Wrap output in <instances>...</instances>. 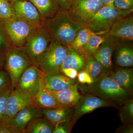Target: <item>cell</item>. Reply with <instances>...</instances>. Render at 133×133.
Segmentation results:
<instances>
[{
  "label": "cell",
  "mask_w": 133,
  "mask_h": 133,
  "mask_svg": "<svg viewBox=\"0 0 133 133\" xmlns=\"http://www.w3.org/2000/svg\"><path fill=\"white\" fill-rule=\"evenodd\" d=\"M51 42L70 48L77 33L85 27L72 19L67 11L59 10L55 16L43 22Z\"/></svg>",
  "instance_id": "obj_1"
},
{
  "label": "cell",
  "mask_w": 133,
  "mask_h": 133,
  "mask_svg": "<svg viewBox=\"0 0 133 133\" xmlns=\"http://www.w3.org/2000/svg\"><path fill=\"white\" fill-rule=\"evenodd\" d=\"M88 93L110 102L121 105L127 100L130 99L132 94L125 90L114 81L109 73H105L87 85Z\"/></svg>",
  "instance_id": "obj_2"
},
{
  "label": "cell",
  "mask_w": 133,
  "mask_h": 133,
  "mask_svg": "<svg viewBox=\"0 0 133 133\" xmlns=\"http://www.w3.org/2000/svg\"><path fill=\"white\" fill-rule=\"evenodd\" d=\"M32 65L28 57L22 48L10 47L6 51L4 69L11 79L12 90L15 88L23 73Z\"/></svg>",
  "instance_id": "obj_3"
},
{
  "label": "cell",
  "mask_w": 133,
  "mask_h": 133,
  "mask_svg": "<svg viewBox=\"0 0 133 133\" xmlns=\"http://www.w3.org/2000/svg\"><path fill=\"white\" fill-rule=\"evenodd\" d=\"M1 20L10 47L22 48L29 36L37 28L16 16Z\"/></svg>",
  "instance_id": "obj_4"
},
{
  "label": "cell",
  "mask_w": 133,
  "mask_h": 133,
  "mask_svg": "<svg viewBox=\"0 0 133 133\" xmlns=\"http://www.w3.org/2000/svg\"><path fill=\"white\" fill-rule=\"evenodd\" d=\"M51 42L49 35L42 26L36 28L22 49L32 64L38 67L39 59Z\"/></svg>",
  "instance_id": "obj_5"
},
{
  "label": "cell",
  "mask_w": 133,
  "mask_h": 133,
  "mask_svg": "<svg viewBox=\"0 0 133 133\" xmlns=\"http://www.w3.org/2000/svg\"><path fill=\"white\" fill-rule=\"evenodd\" d=\"M67 54V48L51 42L40 58L38 68L45 74H61V65Z\"/></svg>",
  "instance_id": "obj_6"
},
{
  "label": "cell",
  "mask_w": 133,
  "mask_h": 133,
  "mask_svg": "<svg viewBox=\"0 0 133 133\" xmlns=\"http://www.w3.org/2000/svg\"><path fill=\"white\" fill-rule=\"evenodd\" d=\"M103 7L100 0H71L67 11L74 21L88 27L96 13Z\"/></svg>",
  "instance_id": "obj_7"
},
{
  "label": "cell",
  "mask_w": 133,
  "mask_h": 133,
  "mask_svg": "<svg viewBox=\"0 0 133 133\" xmlns=\"http://www.w3.org/2000/svg\"><path fill=\"white\" fill-rule=\"evenodd\" d=\"M122 16L115 8L104 6L96 13L88 27L96 35L108 34L115 23Z\"/></svg>",
  "instance_id": "obj_8"
},
{
  "label": "cell",
  "mask_w": 133,
  "mask_h": 133,
  "mask_svg": "<svg viewBox=\"0 0 133 133\" xmlns=\"http://www.w3.org/2000/svg\"><path fill=\"white\" fill-rule=\"evenodd\" d=\"M118 103L102 99L91 94H85L81 96L77 104L74 107L73 116L70 123L72 127L78 120L86 114L89 113L100 107H112L118 108Z\"/></svg>",
  "instance_id": "obj_9"
},
{
  "label": "cell",
  "mask_w": 133,
  "mask_h": 133,
  "mask_svg": "<svg viewBox=\"0 0 133 133\" xmlns=\"http://www.w3.org/2000/svg\"><path fill=\"white\" fill-rule=\"evenodd\" d=\"M43 73L38 67L32 65L20 77L15 88L33 98L38 92Z\"/></svg>",
  "instance_id": "obj_10"
},
{
  "label": "cell",
  "mask_w": 133,
  "mask_h": 133,
  "mask_svg": "<svg viewBox=\"0 0 133 133\" xmlns=\"http://www.w3.org/2000/svg\"><path fill=\"white\" fill-rule=\"evenodd\" d=\"M15 15L36 27L42 26L41 16L36 8L29 1L9 0Z\"/></svg>",
  "instance_id": "obj_11"
},
{
  "label": "cell",
  "mask_w": 133,
  "mask_h": 133,
  "mask_svg": "<svg viewBox=\"0 0 133 133\" xmlns=\"http://www.w3.org/2000/svg\"><path fill=\"white\" fill-rule=\"evenodd\" d=\"M118 40V39L108 35L104 41L92 55L95 59L102 65L106 73H109L114 69L113 54Z\"/></svg>",
  "instance_id": "obj_12"
},
{
  "label": "cell",
  "mask_w": 133,
  "mask_h": 133,
  "mask_svg": "<svg viewBox=\"0 0 133 133\" xmlns=\"http://www.w3.org/2000/svg\"><path fill=\"white\" fill-rule=\"evenodd\" d=\"M33 98L16 88L12 89L7 101V107L3 120L9 121L17 112L31 104Z\"/></svg>",
  "instance_id": "obj_13"
},
{
  "label": "cell",
  "mask_w": 133,
  "mask_h": 133,
  "mask_svg": "<svg viewBox=\"0 0 133 133\" xmlns=\"http://www.w3.org/2000/svg\"><path fill=\"white\" fill-rule=\"evenodd\" d=\"M41 117H43L42 108L31 103L17 112L9 121L13 127L26 133L25 129L30 122Z\"/></svg>",
  "instance_id": "obj_14"
},
{
  "label": "cell",
  "mask_w": 133,
  "mask_h": 133,
  "mask_svg": "<svg viewBox=\"0 0 133 133\" xmlns=\"http://www.w3.org/2000/svg\"><path fill=\"white\" fill-rule=\"evenodd\" d=\"M132 14L120 17L112 26L108 35L120 41L133 42Z\"/></svg>",
  "instance_id": "obj_15"
},
{
  "label": "cell",
  "mask_w": 133,
  "mask_h": 133,
  "mask_svg": "<svg viewBox=\"0 0 133 133\" xmlns=\"http://www.w3.org/2000/svg\"><path fill=\"white\" fill-rule=\"evenodd\" d=\"M113 57L117 67H133V42L118 40L114 51Z\"/></svg>",
  "instance_id": "obj_16"
},
{
  "label": "cell",
  "mask_w": 133,
  "mask_h": 133,
  "mask_svg": "<svg viewBox=\"0 0 133 133\" xmlns=\"http://www.w3.org/2000/svg\"><path fill=\"white\" fill-rule=\"evenodd\" d=\"M44 74L43 72L40 78L38 92L33 98L31 103L37 107L42 109L62 107L45 86L43 81Z\"/></svg>",
  "instance_id": "obj_17"
},
{
  "label": "cell",
  "mask_w": 133,
  "mask_h": 133,
  "mask_svg": "<svg viewBox=\"0 0 133 133\" xmlns=\"http://www.w3.org/2000/svg\"><path fill=\"white\" fill-rule=\"evenodd\" d=\"M74 112V108L64 107L42 109L43 117L55 126L61 122H71Z\"/></svg>",
  "instance_id": "obj_18"
},
{
  "label": "cell",
  "mask_w": 133,
  "mask_h": 133,
  "mask_svg": "<svg viewBox=\"0 0 133 133\" xmlns=\"http://www.w3.org/2000/svg\"><path fill=\"white\" fill-rule=\"evenodd\" d=\"M78 83L62 90L51 92L61 106L74 108L82 96L78 91Z\"/></svg>",
  "instance_id": "obj_19"
},
{
  "label": "cell",
  "mask_w": 133,
  "mask_h": 133,
  "mask_svg": "<svg viewBox=\"0 0 133 133\" xmlns=\"http://www.w3.org/2000/svg\"><path fill=\"white\" fill-rule=\"evenodd\" d=\"M43 81L45 86L50 92L61 91L78 83L77 79H72L62 74L51 75L44 73Z\"/></svg>",
  "instance_id": "obj_20"
},
{
  "label": "cell",
  "mask_w": 133,
  "mask_h": 133,
  "mask_svg": "<svg viewBox=\"0 0 133 133\" xmlns=\"http://www.w3.org/2000/svg\"><path fill=\"white\" fill-rule=\"evenodd\" d=\"M112 79L122 88L132 93L133 70L132 68L117 67L109 73Z\"/></svg>",
  "instance_id": "obj_21"
},
{
  "label": "cell",
  "mask_w": 133,
  "mask_h": 133,
  "mask_svg": "<svg viewBox=\"0 0 133 133\" xmlns=\"http://www.w3.org/2000/svg\"><path fill=\"white\" fill-rule=\"evenodd\" d=\"M87 57L84 51L76 50L71 47L67 48V55L61 65V70L72 69L78 72L83 70Z\"/></svg>",
  "instance_id": "obj_22"
},
{
  "label": "cell",
  "mask_w": 133,
  "mask_h": 133,
  "mask_svg": "<svg viewBox=\"0 0 133 133\" xmlns=\"http://www.w3.org/2000/svg\"><path fill=\"white\" fill-rule=\"evenodd\" d=\"M35 6L43 22L55 16L60 9L55 0H29Z\"/></svg>",
  "instance_id": "obj_23"
},
{
  "label": "cell",
  "mask_w": 133,
  "mask_h": 133,
  "mask_svg": "<svg viewBox=\"0 0 133 133\" xmlns=\"http://www.w3.org/2000/svg\"><path fill=\"white\" fill-rule=\"evenodd\" d=\"M55 126L43 117L36 118L30 122L26 133H53Z\"/></svg>",
  "instance_id": "obj_24"
},
{
  "label": "cell",
  "mask_w": 133,
  "mask_h": 133,
  "mask_svg": "<svg viewBox=\"0 0 133 133\" xmlns=\"http://www.w3.org/2000/svg\"><path fill=\"white\" fill-rule=\"evenodd\" d=\"M95 80L106 73L101 64L95 59L92 55L88 56L86 59L84 69Z\"/></svg>",
  "instance_id": "obj_25"
},
{
  "label": "cell",
  "mask_w": 133,
  "mask_h": 133,
  "mask_svg": "<svg viewBox=\"0 0 133 133\" xmlns=\"http://www.w3.org/2000/svg\"><path fill=\"white\" fill-rule=\"evenodd\" d=\"M88 27H84L81 29L76 35L72 43L71 48L76 50H83L89 38L94 35Z\"/></svg>",
  "instance_id": "obj_26"
},
{
  "label": "cell",
  "mask_w": 133,
  "mask_h": 133,
  "mask_svg": "<svg viewBox=\"0 0 133 133\" xmlns=\"http://www.w3.org/2000/svg\"><path fill=\"white\" fill-rule=\"evenodd\" d=\"M108 34L104 35L94 34L89 38L83 49V51L87 56L93 55L104 41Z\"/></svg>",
  "instance_id": "obj_27"
},
{
  "label": "cell",
  "mask_w": 133,
  "mask_h": 133,
  "mask_svg": "<svg viewBox=\"0 0 133 133\" xmlns=\"http://www.w3.org/2000/svg\"><path fill=\"white\" fill-rule=\"evenodd\" d=\"M122 104L119 113L121 119L123 123L130 124L133 121V100H127Z\"/></svg>",
  "instance_id": "obj_28"
},
{
  "label": "cell",
  "mask_w": 133,
  "mask_h": 133,
  "mask_svg": "<svg viewBox=\"0 0 133 133\" xmlns=\"http://www.w3.org/2000/svg\"><path fill=\"white\" fill-rule=\"evenodd\" d=\"M114 6L123 16L133 13V0H115Z\"/></svg>",
  "instance_id": "obj_29"
},
{
  "label": "cell",
  "mask_w": 133,
  "mask_h": 133,
  "mask_svg": "<svg viewBox=\"0 0 133 133\" xmlns=\"http://www.w3.org/2000/svg\"><path fill=\"white\" fill-rule=\"evenodd\" d=\"M15 16L9 0H0V19H9Z\"/></svg>",
  "instance_id": "obj_30"
},
{
  "label": "cell",
  "mask_w": 133,
  "mask_h": 133,
  "mask_svg": "<svg viewBox=\"0 0 133 133\" xmlns=\"http://www.w3.org/2000/svg\"><path fill=\"white\" fill-rule=\"evenodd\" d=\"M12 89H8L0 92V122L4 119L7 107V101Z\"/></svg>",
  "instance_id": "obj_31"
},
{
  "label": "cell",
  "mask_w": 133,
  "mask_h": 133,
  "mask_svg": "<svg viewBox=\"0 0 133 133\" xmlns=\"http://www.w3.org/2000/svg\"><path fill=\"white\" fill-rule=\"evenodd\" d=\"M10 47L2 22L0 20V52H6Z\"/></svg>",
  "instance_id": "obj_32"
},
{
  "label": "cell",
  "mask_w": 133,
  "mask_h": 133,
  "mask_svg": "<svg viewBox=\"0 0 133 133\" xmlns=\"http://www.w3.org/2000/svg\"><path fill=\"white\" fill-rule=\"evenodd\" d=\"M12 89V82L9 74L5 70L0 71V92Z\"/></svg>",
  "instance_id": "obj_33"
},
{
  "label": "cell",
  "mask_w": 133,
  "mask_h": 133,
  "mask_svg": "<svg viewBox=\"0 0 133 133\" xmlns=\"http://www.w3.org/2000/svg\"><path fill=\"white\" fill-rule=\"evenodd\" d=\"M0 133H24L12 125L9 121L3 120L0 122Z\"/></svg>",
  "instance_id": "obj_34"
},
{
  "label": "cell",
  "mask_w": 133,
  "mask_h": 133,
  "mask_svg": "<svg viewBox=\"0 0 133 133\" xmlns=\"http://www.w3.org/2000/svg\"><path fill=\"white\" fill-rule=\"evenodd\" d=\"M77 80L79 83L84 84H91L94 82V79L85 70L79 72L77 75Z\"/></svg>",
  "instance_id": "obj_35"
},
{
  "label": "cell",
  "mask_w": 133,
  "mask_h": 133,
  "mask_svg": "<svg viewBox=\"0 0 133 133\" xmlns=\"http://www.w3.org/2000/svg\"><path fill=\"white\" fill-rule=\"evenodd\" d=\"M72 128L70 122H63L58 123L55 126L53 133H70Z\"/></svg>",
  "instance_id": "obj_36"
},
{
  "label": "cell",
  "mask_w": 133,
  "mask_h": 133,
  "mask_svg": "<svg viewBox=\"0 0 133 133\" xmlns=\"http://www.w3.org/2000/svg\"><path fill=\"white\" fill-rule=\"evenodd\" d=\"M78 72L76 70L72 69H62L61 70V73L72 79H76L77 77Z\"/></svg>",
  "instance_id": "obj_37"
},
{
  "label": "cell",
  "mask_w": 133,
  "mask_h": 133,
  "mask_svg": "<svg viewBox=\"0 0 133 133\" xmlns=\"http://www.w3.org/2000/svg\"><path fill=\"white\" fill-rule=\"evenodd\" d=\"M61 10L67 11L71 0H55Z\"/></svg>",
  "instance_id": "obj_38"
},
{
  "label": "cell",
  "mask_w": 133,
  "mask_h": 133,
  "mask_svg": "<svg viewBox=\"0 0 133 133\" xmlns=\"http://www.w3.org/2000/svg\"><path fill=\"white\" fill-rule=\"evenodd\" d=\"M104 6L108 7L115 8L114 2L115 0H100Z\"/></svg>",
  "instance_id": "obj_39"
},
{
  "label": "cell",
  "mask_w": 133,
  "mask_h": 133,
  "mask_svg": "<svg viewBox=\"0 0 133 133\" xmlns=\"http://www.w3.org/2000/svg\"><path fill=\"white\" fill-rule=\"evenodd\" d=\"M5 52H0V71L4 69Z\"/></svg>",
  "instance_id": "obj_40"
},
{
  "label": "cell",
  "mask_w": 133,
  "mask_h": 133,
  "mask_svg": "<svg viewBox=\"0 0 133 133\" xmlns=\"http://www.w3.org/2000/svg\"><path fill=\"white\" fill-rule=\"evenodd\" d=\"M26 1H28V0H26Z\"/></svg>",
  "instance_id": "obj_41"
},
{
  "label": "cell",
  "mask_w": 133,
  "mask_h": 133,
  "mask_svg": "<svg viewBox=\"0 0 133 133\" xmlns=\"http://www.w3.org/2000/svg\"></svg>",
  "instance_id": "obj_42"
}]
</instances>
